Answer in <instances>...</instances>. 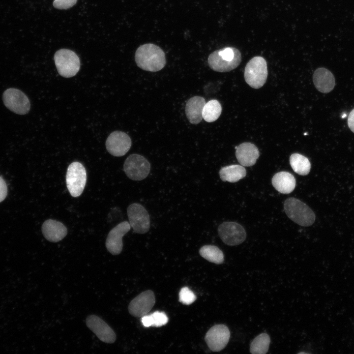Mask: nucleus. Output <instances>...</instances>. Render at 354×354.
<instances>
[{
	"label": "nucleus",
	"instance_id": "dca6fc26",
	"mask_svg": "<svg viewBox=\"0 0 354 354\" xmlns=\"http://www.w3.org/2000/svg\"><path fill=\"white\" fill-rule=\"evenodd\" d=\"M236 156L239 164L245 167L254 165L260 156L257 147L251 143L245 142L236 148Z\"/></svg>",
	"mask_w": 354,
	"mask_h": 354
},
{
	"label": "nucleus",
	"instance_id": "393cba45",
	"mask_svg": "<svg viewBox=\"0 0 354 354\" xmlns=\"http://www.w3.org/2000/svg\"><path fill=\"white\" fill-rule=\"evenodd\" d=\"M270 337L265 333L258 335L252 341L250 345V351L253 354H266L270 344Z\"/></svg>",
	"mask_w": 354,
	"mask_h": 354
},
{
	"label": "nucleus",
	"instance_id": "39448f33",
	"mask_svg": "<svg viewBox=\"0 0 354 354\" xmlns=\"http://www.w3.org/2000/svg\"><path fill=\"white\" fill-rule=\"evenodd\" d=\"M54 60L59 74L63 77H72L80 69V59L77 54L70 50L61 49L57 51L54 55Z\"/></svg>",
	"mask_w": 354,
	"mask_h": 354
},
{
	"label": "nucleus",
	"instance_id": "a878e982",
	"mask_svg": "<svg viewBox=\"0 0 354 354\" xmlns=\"http://www.w3.org/2000/svg\"><path fill=\"white\" fill-rule=\"evenodd\" d=\"M196 299L194 293L188 287H184L181 289L179 293V301L185 305H190Z\"/></svg>",
	"mask_w": 354,
	"mask_h": 354
},
{
	"label": "nucleus",
	"instance_id": "20e7f679",
	"mask_svg": "<svg viewBox=\"0 0 354 354\" xmlns=\"http://www.w3.org/2000/svg\"><path fill=\"white\" fill-rule=\"evenodd\" d=\"M267 74L266 60L262 57L257 56L251 59L246 64L244 76L249 86L258 89L265 84Z\"/></svg>",
	"mask_w": 354,
	"mask_h": 354
},
{
	"label": "nucleus",
	"instance_id": "ddd939ff",
	"mask_svg": "<svg viewBox=\"0 0 354 354\" xmlns=\"http://www.w3.org/2000/svg\"><path fill=\"white\" fill-rule=\"evenodd\" d=\"M155 302V295L151 290L144 291L130 302L129 313L135 317H142L151 310Z\"/></svg>",
	"mask_w": 354,
	"mask_h": 354
},
{
	"label": "nucleus",
	"instance_id": "6ab92c4d",
	"mask_svg": "<svg viewBox=\"0 0 354 354\" xmlns=\"http://www.w3.org/2000/svg\"><path fill=\"white\" fill-rule=\"evenodd\" d=\"M206 103L205 98L199 96H193L187 101L185 108V114L191 123L197 124L201 122Z\"/></svg>",
	"mask_w": 354,
	"mask_h": 354
},
{
	"label": "nucleus",
	"instance_id": "b1692460",
	"mask_svg": "<svg viewBox=\"0 0 354 354\" xmlns=\"http://www.w3.org/2000/svg\"><path fill=\"white\" fill-rule=\"evenodd\" d=\"M199 253L202 257L210 262L220 264L224 262V254L216 246L204 245L200 248Z\"/></svg>",
	"mask_w": 354,
	"mask_h": 354
},
{
	"label": "nucleus",
	"instance_id": "423d86ee",
	"mask_svg": "<svg viewBox=\"0 0 354 354\" xmlns=\"http://www.w3.org/2000/svg\"><path fill=\"white\" fill-rule=\"evenodd\" d=\"M87 182V172L82 164L79 162L71 163L67 170L66 183L70 195L74 197L80 196Z\"/></svg>",
	"mask_w": 354,
	"mask_h": 354
},
{
	"label": "nucleus",
	"instance_id": "9d476101",
	"mask_svg": "<svg viewBox=\"0 0 354 354\" xmlns=\"http://www.w3.org/2000/svg\"><path fill=\"white\" fill-rule=\"evenodd\" d=\"M218 233L223 242L230 246L241 244L246 237L243 227L234 222H225L222 223L218 228Z\"/></svg>",
	"mask_w": 354,
	"mask_h": 354
},
{
	"label": "nucleus",
	"instance_id": "0eeeda50",
	"mask_svg": "<svg viewBox=\"0 0 354 354\" xmlns=\"http://www.w3.org/2000/svg\"><path fill=\"white\" fill-rule=\"evenodd\" d=\"M2 100L4 105L11 111L19 115H25L30 108V101L21 90L9 88L3 93Z\"/></svg>",
	"mask_w": 354,
	"mask_h": 354
},
{
	"label": "nucleus",
	"instance_id": "a211bd4d",
	"mask_svg": "<svg viewBox=\"0 0 354 354\" xmlns=\"http://www.w3.org/2000/svg\"><path fill=\"white\" fill-rule=\"evenodd\" d=\"M313 81L316 88L324 93L330 92L335 86V79L333 74L324 67L319 68L315 71Z\"/></svg>",
	"mask_w": 354,
	"mask_h": 354
},
{
	"label": "nucleus",
	"instance_id": "f3484780",
	"mask_svg": "<svg viewBox=\"0 0 354 354\" xmlns=\"http://www.w3.org/2000/svg\"><path fill=\"white\" fill-rule=\"evenodd\" d=\"M42 232L47 240L52 242H57L66 236L67 229L61 222L50 219L46 220L42 224Z\"/></svg>",
	"mask_w": 354,
	"mask_h": 354
},
{
	"label": "nucleus",
	"instance_id": "1a4fd4ad",
	"mask_svg": "<svg viewBox=\"0 0 354 354\" xmlns=\"http://www.w3.org/2000/svg\"><path fill=\"white\" fill-rule=\"evenodd\" d=\"M129 223L133 231L143 234L148 232L150 228V218L146 208L141 204L133 203L127 209Z\"/></svg>",
	"mask_w": 354,
	"mask_h": 354
},
{
	"label": "nucleus",
	"instance_id": "cd10ccee",
	"mask_svg": "<svg viewBox=\"0 0 354 354\" xmlns=\"http://www.w3.org/2000/svg\"><path fill=\"white\" fill-rule=\"evenodd\" d=\"M77 0H55L54 6L59 9H68L75 5Z\"/></svg>",
	"mask_w": 354,
	"mask_h": 354
},
{
	"label": "nucleus",
	"instance_id": "c756f323",
	"mask_svg": "<svg viewBox=\"0 0 354 354\" xmlns=\"http://www.w3.org/2000/svg\"><path fill=\"white\" fill-rule=\"evenodd\" d=\"M141 322L145 327H148L152 326V321L150 314H147L142 317Z\"/></svg>",
	"mask_w": 354,
	"mask_h": 354
},
{
	"label": "nucleus",
	"instance_id": "5701e85b",
	"mask_svg": "<svg viewBox=\"0 0 354 354\" xmlns=\"http://www.w3.org/2000/svg\"><path fill=\"white\" fill-rule=\"evenodd\" d=\"M222 112V107L218 101L210 100L206 103L203 111V118L208 122L217 120Z\"/></svg>",
	"mask_w": 354,
	"mask_h": 354
},
{
	"label": "nucleus",
	"instance_id": "f03ea898",
	"mask_svg": "<svg viewBox=\"0 0 354 354\" xmlns=\"http://www.w3.org/2000/svg\"><path fill=\"white\" fill-rule=\"evenodd\" d=\"M208 64L214 71H230L236 68L241 61L240 51L234 47H227L211 53L208 57Z\"/></svg>",
	"mask_w": 354,
	"mask_h": 354
},
{
	"label": "nucleus",
	"instance_id": "7c9ffc66",
	"mask_svg": "<svg viewBox=\"0 0 354 354\" xmlns=\"http://www.w3.org/2000/svg\"><path fill=\"white\" fill-rule=\"evenodd\" d=\"M348 124L351 131L354 133V109L349 114L348 118Z\"/></svg>",
	"mask_w": 354,
	"mask_h": 354
},
{
	"label": "nucleus",
	"instance_id": "2eb2a0df",
	"mask_svg": "<svg viewBox=\"0 0 354 354\" xmlns=\"http://www.w3.org/2000/svg\"><path fill=\"white\" fill-rule=\"evenodd\" d=\"M130 229L129 223L125 221L110 231L106 238V247L111 254L117 255L121 253L123 247L122 237Z\"/></svg>",
	"mask_w": 354,
	"mask_h": 354
},
{
	"label": "nucleus",
	"instance_id": "7ed1b4c3",
	"mask_svg": "<svg viewBox=\"0 0 354 354\" xmlns=\"http://www.w3.org/2000/svg\"><path fill=\"white\" fill-rule=\"evenodd\" d=\"M284 209L288 217L300 226L308 227L315 221V215L312 210L297 199H287L284 202Z\"/></svg>",
	"mask_w": 354,
	"mask_h": 354
},
{
	"label": "nucleus",
	"instance_id": "4468645a",
	"mask_svg": "<svg viewBox=\"0 0 354 354\" xmlns=\"http://www.w3.org/2000/svg\"><path fill=\"white\" fill-rule=\"evenodd\" d=\"M86 324L101 341L112 344L117 338L113 329L102 319L95 315L88 316L86 319Z\"/></svg>",
	"mask_w": 354,
	"mask_h": 354
},
{
	"label": "nucleus",
	"instance_id": "f257e3e1",
	"mask_svg": "<svg viewBox=\"0 0 354 354\" xmlns=\"http://www.w3.org/2000/svg\"><path fill=\"white\" fill-rule=\"evenodd\" d=\"M135 60L139 68L150 72L161 70L166 62L163 50L152 43L140 46L135 52Z\"/></svg>",
	"mask_w": 354,
	"mask_h": 354
},
{
	"label": "nucleus",
	"instance_id": "c85d7f7f",
	"mask_svg": "<svg viewBox=\"0 0 354 354\" xmlns=\"http://www.w3.org/2000/svg\"><path fill=\"white\" fill-rule=\"evenodd\" d=\"M7 187L4 179L0 177V202H2L6 197Z\"/></svg>",
	"mask_w": 354,
	"mask_h": 354
},
{
	"label": "nucleus",
	"instance_id": "9b49d317",
	"mask_svg": "<svg viewBox=\"0 0 354 354\" xmlns=\"http://www.w3.org/2000/svg\"><path fill=\"white\" fill-rule=\"evenodd\" d=\"M230 337L228 327L222 324H216L206 332L205 339L209 348L213 352H219L227 345Z\"/></svg>",
	"mask_w": 354,
	"mask_h": 354
},
{
	"label": "nucleus",
	"instance_id": "6e6552de",
	"mask_svg": "<svg viewBox=\"0 0 354 354\" xmlns=\"http://www.w3.org/2000/svg\"><path fill=\"white\" fill-rule=\"evenodd\" d=\"M150 169L148 161L138 154L130 155L123 164V170L126 176L133 180H141L145 178L148 176Z\"/></svg>",
	"mask_w": 354,
	"mask_h": 354
},
{
	"label": "nucleus",
	"instance_id": "bb28decb",
	"mask_svg": "<svg viewBox=\"0 0 354 354\" xmlns=\"http://www.w3.org/2000/svg\"><path fill=\"white\" fill-rule=\"evenodd\" d=\"M150 315L153 326L160 327L168 323L169 320L168 317L163 312L155 311Z\"/></svg>",
	"mask_w": 354,
	"mask_h": 354
},
{
	"label": "nucleus",
	"instance_id": "412c9836",
	"mask_svg": "<svg viewBox=\"0 0 354 354\" xmlns=\"http://www.w3.org/2000/svg\"><path fill=\"white\" fill-rule=\"evenodd\" d=\"M246 175L244 167L239 165H231L222 167L219 171L220 177L223 181L236 182Z\"/></svg>",
	"mask_w": 354,
	"mask_h": 354
},
{
	"label": "nucleus",
	"instance_id": "4be33fe9",
	"mask_svg": "<svg viewBox=\"0 0 354 354\" xmlns=\"http://www.w3.org/2000/svg\"><path fill=\"white\" fill-rule=\"evenodd\" d=\"M290 163L294 171L299 175H307L310 171L311 164L309 159L300 154H292L290 157Z\"/></svg>",
	"mask_w": 354,
	"mask_h": 354
},
{
	"label": "nucleus",
	"instance_id": "aec40b11",
	"mask_svg": "<svg viewBox=\"0 0 354 354\" xmlns=\"http://www.w3.org/2000/svg\"><path fill=\"white\" fill-rule=\"evenodd\" d=\"M274 188L282 194L291 193L295 187V179L291 173L282 171L275 174L271 180Z\"/></svg>",
	"mask_w": 354,
	"mask_h": 354
},
{
	"label": "nucleus",
	"instance_id": "f8f14e48",
	"mask_svg": "<svg viewBox=\"0 0 354 354\" xmlns=\"http://www.w3.org/2000/svg\"><path fill=\"white\" fill-rule=\"evenodd\" d=\"M131 140L125 133L115 131L108 137L106 141V148L109 153L115 156H122L130 149Z\"/></svg>",
	"mask_w": 354,
	"mask_h": 354
}]
</instances>
